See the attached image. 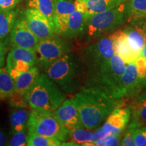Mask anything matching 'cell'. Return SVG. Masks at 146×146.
Returning a JSON list of instances; mask_svg holds the SVG:
<instances>
[{
  "label": "cell",
  "mask_w": 146,
  "mask_h": 146,
  "mask_svg": "<svg viewBox=\"0 0 146 146\" xmlns=\"http://www.w3.org/2000/svg\"><path fill=\"white\" fill-rule=\"evenodd\" d=\"M43 70L45 74L67 94H76L83 86L85 68L79 56L74 53H67Z\"/></svg>",
  "instance_id": "3"
},
{
  "label": "cell",
  "mask_w": 146,
  "mask_h": 146,
  "mask_svg": "<svg viewBox=\"0 0 146 146\" xmlns=\"http://www.w3.org/2000/svg\"><path fill=\"white\" fill-rule=\"evenodd\" d=\"M122 137H123V134L122 133L117 135L108 134L95 141L94 143V145H120Z\"/></svg>",
  "instance_id": "30"
},
{
  "label": "cell",
  "mask_w": 146,
  "mask_h": 146,
  "mask_svg": "<svg viewBox=\"0 0 146 146\" xmlns=\"http://www.w3.org/2000/svg\"><path fill=\"white\" fill-rule=\"evenodd\" d=\"M54 113L56 117L66 128L70 129L84 127L74 98L65 100Z\"/></svg>",
  "instance_id": "14"
},
{
  "label": "cell",
  "mask_w": 146,
  "mask_h": 146,
  "mask_svg": "<svg viewBox=\"0 0 146 146\" xmlns=\"http://www.w3.org/2000/svg\"><path fill=\"white\" fill-rule=\"evenodd\" d=\"M137 122L131 120V123L127 126V129L123 135V138L120 142V145L123 146H134L135 145L134 139V130L137 125Z\"/></svg>",
  "instance_id": "29"
},
{
  "label": "cell",
  "mask_w": 146,
  "mask_h": 146,
  "mask_svg": "<svg viewBox=\"0 0 146 146\" xmlns=\"http://www.w3.org/2000/svg\"><path fill=\"white\" fill-rule=\"evenodd\" d=\"M71 43L60 35L40 41L35 51L36 56V64L44 69L67 53L71 52Z\"/></svg>",
  "instance_id": "8"
},
{
  "label": "cell",
  "mask_w": 146,
  "mask_h": 146,
  "mask_svg": "<svg viewBox=\"0 0 146 146\" xmlns=\"http://www.w3.org/2000/svg\"><path fill=\"white\" fill-rule=\"evenodd\" d=\"M123 29L127 35L131 47L140 56L146 43V21L130 23L129 26Z\"/></svg>",
  "instance_id": "16"
},
{
  "label": "cell",
  "mask_w": 146,
  "mask_h": 146,
  "mask_svg": "<svg viewBox=\"0 0 146 146\" xmlns=\"http://www.w3.org/2000/svg\"><path fill=\"white\" fill-rule=\"evenodd\" d=\"M28 133H35L59 141H66L69 137V130L56 117L53 112L32 109L27 124Z\"/></svg>",
  "instance_id": "6"
},
{
  "label": "cell",
  "mask_w": 146,
  "mask_h": 146,
  "mask_svg": "<svg viewBox=\"0 0 146 146\" xmlns=\"http://www.w3.org/2000/svg\"><path fill=\"white\" fill-rule=\"evenodd\" d=\"M26 129L12 133V136L8 143L9 146H25L27 145V135Z\"/></svg>",
  "instance_id": "32"
},
{
  "label": "cell",
  "mask_w": 146,
  "mask_h": 146,
  "mask_svg": "<svg viewBox=\"0 0 146 146\" xmlns=\"http://www.w3.org/2000/svg\"><path fill=\"white\" fill-rule=\"evenodd\" d=\"M9 45V37H5L2 39H0V67H3L4 65L5 56L8 51Z\"/></svg>",
  "instance_id": "34"
},
{
  "label": "cell",
  "mask_w": 146,
  "mask_h": 146,
  "mask_svg": "<svg viewBox=\"0 0 146 146\" xmlns=\"http://www.w3.org/2000/svg\"><path fill=\"white\" fill-rule=\"evenodd\" d=\"M143 89V80L138 74L135 62L127 64L121 80L122 96L125 100L135 98Z\"/></svg>",
  "instance_id": "13"
},
{
  "label": "cell",
  "mask_w": 146,
  "mask_h": 146,
  "mask_svg": "<svg viewBox=\"0 0 146 146\" xmlns=\"http://www.w3.org/2000/svg\"><path fill=\"white\" fill-rule=\"evenodd\" d=\"M28 8L39 11L54 22L55 0H27Z\"/></svg>",
  "instance_id": "27"
},
{
  "label": "cell",
  "mask_w": 146,
  "mask_h": 146,
  "mask_svg": "<svg viewBox=\"0 0 146 146\" xmlns=\"http://www.w3.org/2000/svg\"><path fill=\"white\" fill-rule=\"evenodd\" d=\"M83 127L97 129L115 108L123 106L126 100H116L103 93L82 87L73 97Z\"/></svg>",
  "instance_id": "1"
},
{
  "label": "cell",
  "mask_w": 146,
  "mask_h": 146,
  "mask_svg": "<svg viewBox=\"0 0 146 146\" xmlns=\"http://www.w3.org/2000/svg\"><path fill=\"white\" fill-rule=\"evenodd\" d=\"M30 113L25 108H14L10 114V124L12 133L23 131L27 129Z\"/></svg>",
  "instance_id": "22"
},
{
  "label": "cell",
  "mask_w": 146,
  "mask_h": 146,
  "mask_svg": "<svg viewBox=\"0 0 146 146\" xmlns=\"http://www.w3.org/2000/svg\"><path fill=\"white\" fill-rule=\"evenodd\" d=\"M86 5L87 18L94 14L114 8L128 0H82Z\"/></svg>",
  "instance_id": "21"
},
{
  "label": "cell",
  "mask_w": 146,
  "mask_h": 146,
  "mask_svg": "<svg viewBox=\"0 0 146 146\" xmlns=\"http://www.w3.org/2000/svg\"><path fill=\"white\" fill-rule=\"evenodd\" d=\"M27 145L29 146H60L62 141L54 138L48 137L35 133H28Z\"/></svg>",
  "instance_id": "28"
},
{
  "label": "cell",
  "mask_w": 146,
  "mask_h": 146,
  "mask_svg": "<svg viewBox=\"0 0 146 146\" xmlns=\"http://www.w3.org/2000/svg\"><path fill=\"white\" fill-rule=\"evenodd\" d=\"M24 17L29 29L39 41L59 35L54 22L39 11L27 8L24 12Z\"/></svg>",
  "instance_id": "11"
},
{
  "label": "cell",
  "mask_w": 146,
  "mask_h": 146,
  "mask_svg": "<svg viewBox=\"0 0 146 146\" xmlns=\"http://www.w3.org/2000/svg\"><path fill=\"white\" fill-rule=\"evenodd\" d=\"M114 54V42L110 35L85 45L80 52L79 58L86 73L98 68Z\"/></svg>",
  "instance_id": "7"
},
{
  "label": "cell",
  "mask_w": 146,
  "mask_h": 146,
  "mask_svg": "<svg viewBox=\"0 0 146 146\" xmlns=\"http://www.w3.org/2000/svg\"><path fill=\"white\" fill-rule=\"evenodd\" d=\"M36 64L35 51L23 47H12L6 58L5 69L13 79Z\"/></svg>",
  "instance_id": "9"
},
{
  "label": "cell",
  "mask_w": 146,
  "mask_h": 146,
  "mask_svg": "<svg viewBox=\"0 0 146 146\" xmlns=\"http://www.w3.org/2000/svg\"><path fill=\"white\" fill-rule=\"evenodd\" d=\"M74 10V3L71 0H55L54 23L59 35L64 33L68 18Z\"/></svg>",
  "instance_id": "17"
},
{
  "label": "cell",
  "mask_w": 146,
  "mask_h": 146,
  "mask_svg": "<svg viewBox=\"0 0 146 146\" xmlns=\"http://www.w3.org/2000/svg\"><path fill=\"white\" fill-rule=\"evenodd\" d=\"M126 64L115 54L98 68L86 72L83 86L103 93L116 100H126L122 96L121 80Z\"/></svg>",
  "instance_id": "2"
},
{
  "label": "cell",
  "mask_w": 146,
  "mask_h": 146,
  "mask_svg": "<svg viewBox=\"0 0 146 146\" xmlns=\"http://www.w3.org/2000/svg\"><path fill=\"white\" fill-rule=\"evenodd\" d=\"M10 45L35 51L39 40L27 25L25 17L18 18L10 33Z\"/></svg>",
  "instance_id": "12"
},
{
  "label": "cell",
  "mask_w": 146,
  "mask_h": 146,
  "mask_svg": "<svg viewBox=\"0 0 146 146\" xmlns=\"http://www.w3.org/2000/svg\"><path fill=\"white\" fill-rule=\"evenodd\" d=\"M8 104L11 107L14 108H21L27 107L29 105L28 100L25 96H22L14 92V94L8 98Z\"/></svg>",
  "instance_id": "33"
},
{
  "label": "cell",
  "mask_w": 146,
  "mask_h": 146,
  "mask_svg": "<svg viewBox=\"0 0 146 146\" xmlns=\"http://www.w3.org/2000/svg\"><path fill=\"white\" fill-rule=\"evenodd\" d=\"M74 3V6H75V10L83 12V13H87V6L85 5V3L82 0H75V1Z\"/></svg>",
  "instance_id": "36"
},
{
  "label": "cell",
  "mask_w": 146,
  "mask_h": 146,
  "mask_svg": "<svg viewBox=\"0 0 146 146\" xmlns=\"http://www.w3.org/2000/svg\"><path fill=\"white\" fill-rule=\"evenodd\" d=\"M110 36L114 42L115 54L120 56L127 64L133 62L139 57V55L131 47L127 35L123 29L116 31L110 35Z\"/></svg>",
  "instance_id": "15"
},
{
  "label": "cell",
  "mask_w": 146,
  "mask_h": 146,
  "mask_svg": "<svg viewBox=\"0 0 146 146\" xmlns=\"http://www.w3.org/2000/svg\"><path fill=\"white\" fill-rule=\"evenodd\" d=\"M135 146H146V126L137 123L134 130Z\"/></svg>",
  "instance_id": "31"
},
{
  "label": "cell",
  "mask_w": 146,
  "mask_h": 146,
  "mask_svg": "<svg viewBox=\"0 0 146 146\" xmlns=\"http://www.w3.org/2000/svg\"><path fill=\"white\" fill-rule=\"evenodd\" d=\"M40 74L41 73L39 68L36 66L32 67L26 72L21 73L15 79H14L15 92L25 96L27 98V96L30 91L39 79Z\"/></svg>",
  "instance_id": "18"
},
{
  "label": "cell",
  "mask_w": 146,
  "mask_h": 146,
  "mask_svg": "<svg viewBox=\"0 0 146 146\" xmlns=\"http://www.w3.org/2000/svg\"><path fill=\"white\" fill-rule=\"evenodd\" d=\"M68 139L77 145H94V133L85 127L70 129Z\"/></svg>",
  "instance_id": "26"
},
{
  "label": "cell",
  "mask_w": 146,
  "mask_h": 146,
  "mask_svg": "<svg viewBox=\"0 0 146 146\" xmlns=\"http://www.w3.org/2000/svg\"><path fill=\"white\" fill-rule=\"evenodd\" d=\"M18 9L0 11V39L6 37L10 33L18 18Z\"/></svg>",
  "instance_id": "23"
},
{
  "label": "cell",
  "mask_w": 146,
  "mask_h": 146,
  "mask_svg": "<svg viewBox=\"0 0 146 146\" xmlns=\"http://www.w3.org/2000/svg\"><path fill=\"white\" fill-rule=\"evenodd\" d=\"M66 96L59 87L45 73L39 79L27 96L29 107L54 112L64 101Z\"/></svg>",
  "instance_id": "5"
},
{
  "label": "cell",
  "mask_w": 146,
  "mask_h": 146,
  "mask_svg": "<svg viewBox=\"0 0 146 146\" xmlns=\"http://www.w3.org/2000/svg\"><path fill=\"white\" fill-rule=\"evenodd\" d=\"M87 14L75 10L70 14L63 37L73 39L83 35L87 22Z\"/></svg>",
  "instance_id": "19"
},
{
  "label": "cell",
  "mask_w": 146,
  "mask_h": 146,
  "mask_svg": "<svg viewBox=\"0 0 146 146\" xmlns=\"http://www.w3.org/2000/svg\"><path fill=\"white\" fill-rule=\"evenodd\" d=\"M21 0H0V11L10 10L16 8Z\"/></svg>",
  "instance_id": "35"
},
{
  "label": "cell",
  "mask_w": 146,
  "mask_h": 146,
  "mask_svg": "<svg viewBox=\"0 0 146 146\" xmlns=\"http://www.w3.org/2000/svg\"><path fill=\"white\" fill-rule=\"evenodd\" d=\"M135 98L130 106L131 120L146 126V94H139Z\"/></svg>",
  "instance_id": "24"
},
{
  "label": "cell",
  "mask_w": 146,
  "mask_h": 146,
  "mask_svg": "<svg viewBox=\"0 0 146 146\" xmlns=\"http://www.w3.org/2000/svg\"><path fill=\"white\" fill-rule=\"evenodd\" d=\"M10 139L8 138V133L6 131L3 130V129H0V146L7 145Z\"/></svg>",
  "instance_id": "37"
},
{
  "label": "cell",
  "mask_w": 146,
  "mask_h": 146,
  "mask_svg": "<svg viewBox=\"0 0 146 146\" xmlns=\"http://www.w3.org/2000/svg\"><path fill=\"white\" fill-rule=\"evenodd\" d=\"M131 116L130 107H118L108 116L105 123L94 132V142L108 134L117 135L123 133Z\"/></svg>",
  "instance_id": "10"
},
{
  "label": "cell",
  "mask_w": 146,
  "mask_h": 146,
  "mask_svg": "<svg viewBox=\"0 0 146 146\" xmlns=\"http://www.w3.org/2000/svg\"><path fill=\"white\" fill-rule=\"evenodd\" d=\"M140 56L146 58V43L145 44V45H144L143 50H142V51H141V54H140Z\"/></svg>",
  "instance_id": "38"
},
{
  "label": "cell",
  "mask_w": 146,
  "mask_h": 146,
  "mask_svg": "<svg viewBox=\"0 0 146 146\" xmlns=\"http://www.w3.org/2000/svg\"><path fill=\"white\" fill-rule=\"evenodd\" d=\"M15 92L13 78L5 68L0 67V100H8Z\"/></svg>",
  "instance_id": "25"
},
{
  "label": "cell",
  "mask_w": 146,
  "mask_h": 146,
  "mask_svg": "<svg viewBox=\"0 0 146 146\" xmlns=\"http://www.w3.org/2000/svg\"><path fill=\"white\" fill-rule=\"evenodd\" d=\"M125 3L110 10L91 16L86 24L84 34L87 44L94 43L109 36L124 25L125 20Z\"/></svg>",
  "instance_id": "4"
},
{
  "label": "cell",
  "mask_w": 146,
  "mask_h": 146,
  "mask_svg": "<svg viewBox=\"0 0 146 146\" xmlns=\"http://www.w3.org/2000/svg\"><path fill=\"white\" fill-rule=\"evenodd\" d=\"M143 89H146V74L143 81Z\"/></svg>",
  "instance_id": "39"
},
{
  "label": "cell",
  "mask_w": 146,
  "mask_h": 146,
  "mask_svg": "<svg viewBox=\"0 0 146 146\" xmlns=\"http://www.w3.org/2000/svg\"><path fill=\"white\" fill-rule=\"evenodd\" d=\"M125 14L129 23L146 21V0H128L125 2Z\"/></svg>",
  "instance_id": "20"
}]
</instances>
